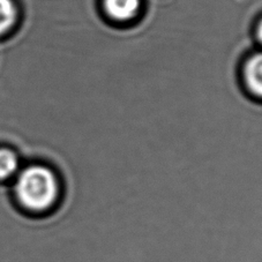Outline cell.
Instances as JSON below:
<instances>
[{"label": "cell", "instance_id": "1", "mask_svg": "<svg viewBox=\"0 0 262 262\" xmlns=\"http://www.w3.org/2000/svg\"><path fill=\"white\" fill-rule=\"evenodd\" d=\"M15 195L25 209L33 213H44L57 202L59 184L49 168L31 165L17 176Z\"/></svg>", "mask_w": 262, "mask_h": 262}, {"label": "cell", "instance_id": "2", "mask_svg": "<svg viewBox=\"0 0 262 262\" xmlns=\"http://www.w3.org/2000/svg\"><path fill=\"white\" fill-rule=\"evenodd\" d=\"M105 10L111 17L116 20H129L137 14L140 0H105Z\"/></svg>", "mask_w": 262, "mask_h": 262}, {"label": "cell", "instance_id": "3", "mask_svg": "<svg viewBox=\"0 0 262 262\" xmlns=\"http://www.w3.org/2000/svg\"><path fill=\"white\" fill-rule=\"evenodd\" d=\"M245 79L251 92L262 97V52L248 59L245 67Z\"/></svg>", "mask_w": 262, "mask_h": 262}, {"label": "cell", "instance_id": "4", "mask_svg": "<svg viewBox=\"0 0 262 262\" xmlns=\"http://www.w3.org/2000/svg\"><path fill=\"white\" fill-rule=\"evenodd\" d=\"M19 162L14 152L10 149L0 148V180L11 178L16 172Z\"/></svg>", "mask_w": 262, "mask_h": 262}, {"label": "cell", "instance_id": "5", "mask_svg": "<svg viewBox=\"0 0 262 262\" xmlns=\"http://www.w3.org/2000/svg\"><path fill=\"white\" fill-rule=\"evenodd\" d=\"M16 20V7L13 0H0V35L12 28Z\"/></svg>", "mask_w": 262, "mask_h": 262}, {"label": "cell", "instance_id": "6", "mask_svg": "<svg viewBox=\"0 0 262 262\" xmlns=\"http://www.w3.org/2000/svg\"><path fill=\"white\" fill-rule=\"evenodd\" d=\"M257 38H259L260 43L262 44V20L260 21L259 27H257Z\"/></svg>", "mask_w": 262, "mask_h": 262}]
</instances>
